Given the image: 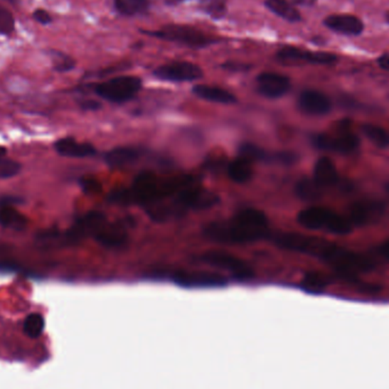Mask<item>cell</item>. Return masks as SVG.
Returning <instances> with one entry per match:
<instances>
[{"label": "cell", "instance_id": "4dcf8cb0", "mask_svg": "<svg viewBox=\"0 0 389 389\" xmlns=\"http://www.w3.org/2000/svg\"><path fill=\"white\" fill-rule=\"evenodd\" d=\"M328 279L320 272H309L303 279V288L311 293H321L324 288L327 287Z\"/></svg>", "mask_w": 389, "mask_h": 389}, {"label": "cell", "instance_id": "484cf974", "mask_svg": "<svg viewBox=\"0 0 389 389\" xmlns=\"http://www.w3.org/2000/svg\"><path fill=\"white\" fill-rule=\"evenodd\" d=\"M324 188L316 183L313 179H302L296 185V193L303 201H316L322 196Z\"/></svg>", "mask_w": 389, "mask_h": 389}, {"label": "cell", "instance_id": "8992f818", "mask_svg": "<svg viewBox=\"0 0 389 389\" xmlns=\"http://www.w3.org/2000/svg\"><path fill=\"white\" fill-rule=\"evenodd\" d=\"M313 145L321 151L350 155L356 153L360 147V139L351 130V122L343 119L337 123L335 134H316L312 138Z\"/></svg>", "mask_w": 389, "mask_h": 389}, {"label": "cell", "instance_id": "e575fe53", "mask_svg": "<svg viewBox=\"0 0 389 389\" xmlns=\"http://www.w3.org/2000/svg\"><path fill=\"white\" fill-rule=\"evenodd\" d=\"M34 21H37L41 26H48L53 22V17L46 9H36L32 14Z\"/></svg>", "mask_w": 389, "mask_h": 389}, {"label": "cell", "instance_id": "2e32d148", "mask_svg": "<svg viewBox=\"0 0 389 389\" xmlns=\"http://www.w3.org/2000/svg\"><path fill=\"white\" fill-rule=\"evenodd\" d=\"M128 233L119 222H107L105 227L95 237V240L98 244L110 250L122 248L128 243Z\"/></svg>", "mask_w": 389, "mask_h": 389}, {"label": "cell", "instance_id": "836d02e7", "mask_svg": "<svg viewBox=\"0 0 389 389\" xmlns=\"http://www.w3.org/2000/svg\"><path fill=\"white\" fill-rule=\"evenodd\" d=\"M80 185H81V188L85 193H100V189H102L100 182L97 181L96 179H92V178H85V179L80 181Z\"/></svg>", "mask_w": 389, "mask_h": 389}, {"label": "cell", "instance_id": "ab89813d", "mask_svg": "<svg viewBox=\"0 0 389 389\" xmlns=\"http://www.w3.org/2000/svg\"><path fill=\"white\" fill-rule=\"evenodd\" d=\"M187 0H164V3L169 6H176L180 5V4L185 3Z\"/></svg>", "mask_w": 389, "mask_h": 389}, {"label": "cell", "instance_id": "44dd1931", "mask_svg": "<svg viewBox=\"0 0 389 389\" xmlns=\"http://www.w3.org/2000/svg\"><path fill=\"white\" fill-rule=\"evenodd\" d=\"M313 180L320 187H331L339 181V172L331 159L328 157H321L316 161L313 171Z\"/></svg>", "mask_w": 389, "mask_h": 389}, {"label": "cell", "instance_id": "9a60e30c", "mask_svg": "<svg viewBox=\"0 0 389 389\" xmlns=\"http://www.w3.org/2000/svg\"><path fill=\"white\" fill-rule=\"evenodd\" d=\"M299 107L303 113L313 117H322L331 110V100L321 91L310 89L302 91L299 97Z\"/></svg>", "mask_w": 389, "mask_h": 389}, {"label": "cell", "instance_id": "277c9868", "mask_svg": "<svg viewBox=\"0 0 389 389\" xmlns=\"http://www.w3.org/2000/svg\"><path fill=\"white\" fill-rule=\"evenodd\" d=\"M142 32L151 37L185 46L191 49L206 48L222 41L221 38L211 37L210 34L205 33L198 28L181 24H169L159 30H142Z\"/></svg>", "mask_w": 389, "mask_h": 389}, {"label": "cell", "instance_id": "d6a6232c", "mask_svg": "<svg viewBox=\"0 0 389 389\" xmlns=\"http://www.w3.org/2000/svg\"><path fill=\"white\" fill-rule=\"evenodd\" d=\"M21 170L20 163L15 162L13 159H0V179H7L16 176Z\"/></svg>", "mask_w": 389, "mask_h": 389}, {"label": "cell", "instance_id": "5bb4252c", "mask_svg": "<svg viewBox=\"0 0 389 389\" xmlns=\"http://www.w3.org/2000/svg\"><path fill=\"white\" fill-rule=\"evenodd\" d=\"M383 213H384V206L380 203L361 201L351 205L346 218L351 222V225L361 227L378 220Z\"/></svg>", "mask_w": 389, "mask_h": 389}, {"label": "cell", "instance_id": "b9f144b4", "mask_svg": "<svg viewBox=\"0 0 389 389\" xmlns=\"http://www.w3.org/2000/svg\"><path fill=\"white\" fill-rule=\"evenodd\" d=\"M385 18H386L387 23L389 24V11L386 13V16H385Z\"/></svg>", "mask_w": 389, "mask_h": 389}, {"label": "cell", "instance_id": "30bf717a", "mask_svg": "<svg viewBox=\"0 0 389 389\" xmlns=\"http://www.w3.org/2000/svg\"><path fill=\"white\" fill-rule=\"evenodd\" d=\"M154 77L169 82H191L202 79V68L191 62H172L159 66L153 72Z\"/></svg>", "mask_w": 389, "mask_h": 389}, {"label": "cell", "instance_id": "6da1fadb", "mask_svg": "<svg viewBox=\"0 0 389 389\" xmlns=\"http://www.w3.org/2000/svg\"><path fill=\"white\" fill-rule=\"evenodd\" d=\"M195 183H197L196 178L191 176L162 178L146 171L136 176L130 187L112 191L108 199L115 204L145 205L147 208L174 196L182 189Z\"/></svg>", "mask_w": 389, "mask_h": 389}, {"label": "cell", "instance_id": "60d3db41", "mask_svg": "<svg viewBox=\"0 0 389 389\" xmlns=\"http://www.w3.org/2000/svg\"><path fill=\"white\" fill-rule=\"evenodd\" d=\"M7 155V149L3 146H0V159H4Z\"/></svg>", "mask_w": 389, "mask_h": 389}, {"label": "cell", "instance_id": "4316f807", "mask_svg": "<svg viewBox=\"0 0 389 389\" xmlns=\"http://www.w3.org/2000/svg\"><path fill=\"white\" fill-rule=\"evenodd\" d=\"M362 131L370 142L379 148L389 147V132L379 125L364 124Z\"/></svg>", "mask_w": 389, "mask_h": 389}, {"label": "cell", "instance_id": "f35d334b", "mask_svg": "<svg viewBox=\"0 0 389 389\" xmlns=\"http://www.w3.org/2000/svg\"><path fill=\"white\" fill-rule=\"evenodd\" d=\"M293 5L305 6V7H311L316 3V0H287Z\"/></svg>", "mask_w": 389, "mask_h": 389}, {"label": "cell", "instance_id": "ffe728a7", "mask_svg": "<svg viewBox=\"0 0 389 389\" xmlns=\"http://www.w3.org/2000/svg\"><path fill=\"white\" fill-rule=\"evenodd\" d=\"M193 92L198 98L223 105H230L237 102L236 96L233 92L215 85H197L193 87Z\"/></svg>", "mask_w": 389, "mask_h": 389}, {"label": "cell", "instance_id": "74e56055", "mask_svg": "<svg viewBox=\"0 0 389 389\" xmlns=\"http://www.w3.org/2000/svg\"><path fill=\"white\" fill-rule=\"evenodd\" d=\"M378 65L385 71H389V53L383 55L378 58Z\"/></svg>", "mask_w": 389, "mask_h": 389}, {"label": "cell", "instance_id": "603a6c76", "mask_svg": "<svg viewBox=\"0 0 389 389\" xmlns=\"http://www.w3.org/2000/svg\"><path fill=\"white\" fill-rule=\"evenodd\" d=\"M229 178L236 183H246L253 176V166L250 159L239 156L231 161L228 166Z\"/></svg>", "mask_w": 389, "mask_h": 389}, {"label": "cell", "instance_id": "cb8c5ba5", "mask_svg": "<svg viewBox=\"0 0 389 389\" xmlns=\"http://www.w3.org/2000/svg\"><path fill=\"white\" fill-rule=\"evenodd\" d=\"M151 0H114V9L123 16H137L147 13Z\"/></svg>", "mask_w": 389, "mask_h": 389}, {"label": "cell", "instance_id": "d6986e66", "mask_svg": "<svg viewBox=\"0 0 389 389\" xmlns=\"http://www.w3.org/2000/svg\"><path fill=\"white\" fill-rule=\"evenodd\" d=\"M142 157V151L139 148L123 146V147L113 148L105 154V162L112 169L125 168L134 164Z\"/></svg>", "mask_w": 389, "mask_h": 389}, {"label": "cell", "instance_id": "3957f363", "mask_svg": "<svg viewBox=\"0 0 389 389\" xmlns=\"http://www.w3.org/2000/svg\"><path fill=\"white\" fill-rule=\"evenodd\" d=\"M319 259L326 262L336 273L346 280H354L358 273L369 272L375 267L373 262L367 256L354 253L329 242L324 245Z\"/></svg>", "mask_w": 389, "mask_h": 389}, {"label": "cell", "instance_id": "1f68e13d", "mask_svg": "<svg viewBox=\"0 0 389 389\" xmlns=\"http://www.w3.org/2000/svg\"><path fill=\"white\" fill-rule=\"evenodd\" d=\"M15 31V18L9 9L0 5V34L9 36Z\"/></svg>", "mask_w": 389, "mask_h": 389}, {"label": "cell", "instance_id": "e0dca14e", "mask_svg": "<svg viewBox=\"0 0 389 389\" xmlns=\"http://www.w3.org/2000/svg\"><path fill=\"white\" fill-rule=\"evenodd\" d=\"M324 26L331 31L344 36H358L364 30V24L358 16L350 14H335L326 17Z\"/></svg>", "mask_w": 389, "mask_h": 389}, {"label": "cell", "instance_id": "52a82bcc", "mask_svg": "<svg viewBox=\"0 0 389 389\" xmlns=\"http://www.w3.org/2000/svg\"><path fill=\"white\" fill-rule=\"evenodd\" d=\"M142 88V80L134 75H122L95 85V92L102 100L123 104L134 100Z\"/></svg>", "mask_w": 389, "mask_h": 389}, {"label": "cell", "instance_id": "7a4b0ae2", "mask_svg": "<svg viewBox=\"0 0 389 389\" xmlns=\"http://www.w3.org/2000/svg\"><path fill=\"white\" fill-rule=\"evenodd\" d=\"M203 233L220 244H250L267 236L269 220L262 211L245 208L227 221L212 222Z\"/></svg>", "mask_w": 389, "mask_h": 389}, {"label": "cell", "instance_id": "7402d4cb", "mask_svg": "<svg viewBox=\"0 0 389 389\" xmlns=\"http://www.w3.org/2000/svg\"><path fill=\"white\" fill-rule=\"evenodd\" d=\"M265 7L273 14L282 17L284 20L290 23L301 22L302 15L295 5L290 4L287 0H265Z\"/></svg>", "mask_w": 389, "mask_h": 389}, {"label": "cell", "instance_id": "7c38bea8", "mask_svg": "<svg viewBox=\"0 0 389 389\" xmlns=\"http://www.w3.org/2000/svg\"><path fill=\"white\" fill-rule=\"evenodd\" d=\"M174 282L182 287H223L227 284L225 277L210 271H176Z\"/></svg>", "mask_w": 389, "mask_h": 389}, {"label": "cell", "instance_id": "8d00e7d4", "mask_svg": "<svg viewBox=\"0 0 389 389\" xmlns=\"http://www.w3.org/2000/svg\"><path fill=\"white\" fill-rule=\"evenodd\" d=\"M378 253L383 259L389 262V238L386 239V240L379 246Z\"/></svg>", "mask_w": 389, "mask_h": 389}, {"label": "cell", "instance_id": "ac0fdd59", "mask_svg": "<svg viewBox=\"0 0 389 389\" xmlns=\"http://www.w3.org/2000/svg\"><path fill=\"white\" fill-rule=\"evenodd\" d=\"M55 149L62 156L71 157V159H85V157L94 156L97 153L96 148L91 144L78 142L71 137L63 138L55 142Z\"/></svg>", "mask_w": 389, "mask_h": 389}, {"label": "cell", "instance_id": "5b68a950", "mask_svg": "<svg viewBox=\"0 0 389 389\" xmlns=\"http://www.w3.org/2000/svg\"><path fill=\"white\" fill-rule=\"evenodd\" d=\"M297 222L307 230H327L335 235H347L353 229L346 216L320 206L302 210L297 215Z\"/></svg>", "mask_w": 389, "mask_h": 389}, {"label": "cell", "instance_id": "7bdbcfd3", "mask_svg": "<svg viewBox=\"0 0 389 389\" xmlns=\"http://www.w3.org/2000/svg\"><path fill=\"white\" fill-rule=\"evenodd\" d=\"M7 1H9V3H13V4L16 3V0H7Z\"/></svg>", "mask_w": 389, "mask_h": 389}, {"label": "cell", "instance_id": "d590c367", "mask_svg": "<svg viewBox=\"0 0 389 389\" xmlns=\"http://www.w3.org/2000/svg\"><path fill=\"white\" fill-rule=\"evenodd\" d=\"M222 68H225V70H228V71L243 72L250 70V65L244 64V63L228 62L222 65Z\"/></svg>", "mask_w": 389, "mask_h": 389}, {"label": "cell", "instance_id": "9c48e42d", "mask_svg": "<svg viewBox=\"0 0 389 389\" xmlns=\"http://www.w3.org/2000/svg\"><path fill=\"white\" fill-rule=\"evenodd\" d=\"M276 58L284 64H296L307 62L316 65H331L339 60L336 55L324 51H312L294 46H284L277 51Z\"/></svg>", "mask_w": 389, "mask_h": 389}, {"label": "cell", "instance_id": "f546056e", "mask_svg": "<svg viewBox=\"0 0 389 389\" xmlns=\"http://www.w3.org/2000/svg\"><path fill=\"white\" fill-rule=\"evenodd\" d=\"M49 56L51 57L53 63H54V70L60 73H65V72L71 71L75 68V60L72 58L70 55L62 53V51L50 49L48 51Z\"/></svg>", "mask_w": 389, "mask_h": 389}, {"label": "cell", "instance_id": "4fadbf2b", "mask_svg": "<svg viewBox=\"0 0 389 389\" xmlns=\"http://www.w3.org/2000/svg\"><path fill=\"white\" fill-rule=\"evenodd\" d=\"M257 91L262 96L277 100L287 94L290 89L289 78L275 72H263L256 78Z\"/></svg>", "mask_w": 389, "mask_h": 389}, {"label": "cell", "instance_id": "8fae6325", "mask_svg": "<svg viewBox=\"0 0 389 389\" xmlns=\"http://www.w3.org/2000/svg\"><path fill=\"white\" fill-rule=\"evenodd\" d=\"M107 222V218L102 212H89L78 219L72 228L68 229L66 233V240L68 244H77L88 237L95 238Z\"/></svg>", "mask_w": 389, "mask_h": 389}, {"label": "cell", "instance_id": "ba28073f", "mask_svg": "<svg viewBox=\"0 0 389 389\" xmlns=\"http://www.w3.org/2000/svg\"><path fill=\"white\" fill-rule=\"evenodd\" d=\"M198 260L205 265L227 271L233 278L238 280H248L254 277V271L244 260L239 259L238 256L233 255L227 252L210 250L199 256Z\"/></svg>", "mask_w": 389, "mask_h": 389}, {"label": "cell", "instance_id": "d4e9b609", "mask_svg": "<svg viewBox=\"0 0 389 389\" xmlns=\"http://www.w3.org/2000/svg\"><path fill=\"white\" fill-rule=\"evenodd\" d=\"M0 225L11 230L21 231L26 229L28 221L26 216L20 213L18 211L11 206H7L0 210Z\"/></svg>", "mask_w": 389, "mask_h": 389}, {"label": "cell", "instance_id": "f1b7e54d", "mask_svg": "<svg viewBox=\"0 0 389 389\" xmlns=\"http://www.w3.org/2000/svg\"><path fill=\"white\" fill-rule=\"evenodd\" d=\"M23 329L30 339H38L45 329V319L39 313H32L26 319Z\"/></svg>", "mask_w": 389, "mask_h": 389}, {"label": "cell", "instance_id": "83f0119b", "mask_svg": "<svg viewBox=\"0 0 389 389\" xmlns=\"http://www.w3.org/2000/svg\"><path fill=\"white\" fill-rule=\"evenodd\" d=\"M199 7L213 20H222L227 15V0H198Z\"/></svg>", "mask_w": 389, "mask_h": 389}]
</instances>
